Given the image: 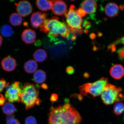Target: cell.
Listing matches in <instances>:
<instances>
[{
  "label": "cell",
  "instance_id": "2",
  "mask_svg": "<svg viewBox=\"0 0 124 124\" xmlns=\"http://www.w3.org/2000/svg\"><path fill=\"white\" fill-rule=\"evenodd\" d=\"M58 18L52 17L51 19L45 20L42 26L40 28L41 32L48 34L49 37L54 38L60 35L64 38L69 36L70 30L67 24L58 21Z\"/></svg>",
  "mask_w": 124,
  "mask_h": 124
},
{
  "label": "cell",
  "instance_id": "6",
  "mask_svg": "<svg viewBox=\"0 0 124 124\" xmlns=\"http://www.w3.org/2000/svg\"><path fill=\"white\" fill-rule=\"evenodd\" d=\"M68 27L72 33H75L78 29H81L83 22L81 17L77 13V10L73 5H71L68 13L65 15Z\"/></svg>",
  "mask_w": 124,
  "mask_h": 124
},
{
  "label": "cell",
  "instance_id": "8",
  "mask_svg": "<svg viewBox=\"0 0 124 124\" xmlns=\"http://www.w3.org/2000/svg\"><path fill=\"white\" fill-rule=\"evenodd\" d=\"M47 15L38 12H34L31 16L30 21L32 27L35 29L39 28L42 26L46 19Z\"/></svg>",
  "mask_w": 124,
  "mask_h": 124
},
{
  "label": "cell",
  "instance_id": "24",
  "mask_svg": "<svg viewBox=\"0 0 124 124\" xmlns=\"http://www.w3.org/2000/svg\"><path fill=\"white\" fill-rule=\"evenodd\" d=\"M7 124H21L19 121L13 115L8 116L6 118Z\"/></svg>",
  "mask_w": 124,
  "mask_h": 124
},
{
  "label": "cell",
  "instance_id": "11",
  "mask_svg": "<svg viewBox=\"0 0 124 124\" xmlns=\"http://www.w3.org/2000/svg\"><path fill=\"white\" fill-rule=\"evenodd\" d=\"M111 77L116 80H120L124 76V68L120 64L113 65L109 70Z\"/></svg>",
  "mask_w": 124,
  "mask_h": 124
},
{
  "label": "cell",
  "instance_id": "4",
  "mask_svg": "<svg viewBox=\"0 0 124 124\" xmlns=\"http://www.w3.org/2000/svg\"><path fill=\"white\" fill-rule=\"evenodd\" d=\"M122 91L121 87H117L110 84H108L101 94L102 101L105 105H108L123 100L124 94L121 93Z\"/></svg>",
  "mask_w": 124,
  "mask_h": 124
},
{
  "label": "cell",
  "instance_id": "5",
  "mask_svg": "<svg viewBox=\"0 0 124 124\" xmlns=\"http://www.w3.org/2000/svg\"><path fill=\"white\" fill-rule=\"evenodd\" d=\"M108 78L102 77L93 83H87L79 87L80 93L86 96L89 93L95 97L101 94L105 88L108 84Z\"/></svg>",
  "mask_w": 124,
  "mask_h": 124
},
{
  "label": "cell",
  "instance_id": "9",
  "mask_svg": "<svg viewBox=\"0 0 124 124\" xmlns=\"http://www.w3.org/2000/svg\"><path fill=\"white\" fill-rule=\"evenodd\" d=\"M32 9L31 5L27 1H20L16 4L17 11L22 16L25 17L30 14Z\"/></svg>",
  "mask_w": 124,
  "mask_h": 124
},
{
  "label": "cell",
  "instance_id": "14",
  "mask_svg": "<svg viewBox=\"0 0 124 124\" xmlns=\"http://www.w3.org/2000/svg\"><path fill=\"white\" fill-rule=\"evenodd\" d=\"M81 8L86 14H91L96 12L97 8V4L95 1L86 0L82 2Z\"/></svg>",
  "mask_w": 124,
  "mask_h": 124
},
{
  "label": "cell",
  "instance_id": "29",
  "mask_svg": "<svg viewBox=\"0 0 124 124\" xmlns=\"http://www.w3.org/2000/svg\"><path fill=\"white\" fill-rule=\"evenodd\" d=\"M0 106H2L5 103L6 99L3 96L2 94H0Z\"/></svg>",
  "mask_w": 124,
  "mask_h": 124
},
{
  "label": "cell",
  "instance_id": "20",
  "mask_svg": "<svg viewBox=\"0 0 124 124\" xmlns=\"http://www.w3.org/2000/svg\"><path fill=\"white\" fill-rule=\"evenodd\" d=\"M9 21L12 25L15 26H19L22 23V17L18 13H12L10 16Z\"/></svg>",
  "mask_w": 124,
  "mask_h": 124
},
{
  "label": "cell",
  "instance_id": "17",
  "mask_svg": "<svg viewBox=\"0 0 124 124\" xmlns=\"http://www.w3.org/2000/svg\"><path fill=\"white\" fill-rule=\"evenodd\" d=\"M24 68L26 72L28 73L32 74L36 71L38 68V65L36 62L31 60L25 63Z\"/></svg>",
  "mask_w": 124,
  "mask_h": 124
},
{
  "label": "cell",
  "instance_id": "39",
  "mask_svg": "<svg viewBox=\"0 0 124 124\" xmlns=\"http://www.w3.org/2000/svg\"><path fill=\"white\" fill-rule=\"evenodd\" d=\"M123 119L124 122V116Z\"/></svg>",
  "mask_w": 124,
  "mask_h": 124
},
{
  "label": "cell",
  "instance_id": "33",
  "mask_svg": "<svg viewBox=\"0 0 124 124\" xmlns=\"http://www.w3.org/2000/svg\"><path fill=\"white\" fill-rule=\"evenodd\" d=\"M119 43H122V44H124V37L118 40Z\"/></svg>",
  "mask_w": 124,
  "mask_h": 124
},
{
  "label": "cell",
  "instance_id": "27",
  "mask_svg": "<svg viewBox=\"0 0 124 124\" xmlns=\"http://www.w3.org/2000/svg\"><path fill=\"white\" fill-rule=\"evenodd\" d=\"M117 52L120 59L123 60L124 59V47L118 49Z\"/></svg>",
  "mask_w": 124,
  "mask_h": 124
},
{
  "label": "cell",
  "instance_id": "7",
  "mask_svg": "<svg viewBox=\"0 0 124 124\" xmlns=\"http://www.w3.org/2000/svg\"><path fill=\"white\" fill-rule=\"evenodd\" d=\"M6 89L5 98L9 102L14 103L20 101L23 91L19 82H15L10 86L7 87Z\"/></svg>",
  "mask_w": 124,
  "mask_h": 124
},
{
  "label": "cell",
  "instance_id": "25",
  "mask_svg": "<svg viewBox=\"0 0 124 124\" xmlns=\"http://www.w3.org/2000/svg\"><path fill=\"white\" fill-rule=\"evenodd\" d=\"M25 124H37L36 119L32 116H29L25 119Z\"/></svg>",
  "mask_w": 124,
  "mask_h": 124
},
{
  "label": "cell",
  "instance_id": "28",
  "mask_svg": "<svg viewBox=\"0 0 124 124\" xmlns=\"http://www.w3.org/2000/svg\"><path fill=\"white\" fill-rule=\"evenodd\" d=\"M77 13L78 15L81 17L84 16L86 13L81 8H79L77 10Z\"/></svg>",
  "mask_w": 124,
  "mask_h": 124
},
{
  "label": "cell",
  "instance_id": "22",
  "mask_svg": "<svg viewBox=\"0 0 124 124\" xmlns=\"http://www.w3.org/2000/svg\"><path fill=\"white\" fill-rule=\"evenodd\" d=\"M1 32L3 36L6 38L12 36L13 33L12 28L8 24L2 26L1 29Z\"/></svg>",
  "mask_w": 124,
  "mask_h": 124
},
{
  "label": "cell",
  "instance_id": "34",
  "mask_svg": "<svg viewBox=\"0 0 124 124\" xmlns=\"http://www.w3.org/2000/svg\"><path fill=\"white\" fill-rule=\"evenodd\" d=\"M41 87L43 89H47L48 88V87L46 84H42L41 85Z\"/></svg>",
  "mask_w": 124,
  "mask_h": 124
},
{
  "label": "cell",
  "instance_id": "1",
  "mask_svg": "<svg viewBox=\"0 0 124 124\" xmlns=\"http://www.w3.org/2000/svg\"><path fill=\"white\" fill-rule=\"evenodd\" d=\"M82 120L79 113L69 103L51 108L49 124H80Z\"/></svg>",
  "mask_w": 124,
  "mask_h": 124
},
{
  "label": "cell",
  "instance_id": "31",
  "mask_svg": "<svg viewBox=\"0 0 124 124\" xmlns=\"http://www.w3.org/2000/svg\"><path fill=\"white\" fill-rule=\"evenodd\" d=\"M58 98V95L55 94H52L51 96L50 100L51 101H55Z\"/></svg>",
  "mask_w": 124,
  "mask_h": 124
},
{
  "label": "cell",
  "instance_id": "19",
  "mask_svg": "<svg viewBox=\"0 0 124 124\" xmlns=\"http://www.w3.org/2000/svg\"><path fill=\"white\" fill-rule=\"evenodd\" d=\"M33 57L36 62H42L47 58V54L44 49H39L34 53Z\"/></svg>",
  "mask_w": 124,
  "mask_h": 124
},
{
  "label": "cell",
  "instance_id": "10",
  "mask_svg": "<svg viewBox=\"0 0 124 124\" xmlns=\"http://www.w3.org/2000/svg\"><path fill=\"white\" fill-rule=\"evenodd\" d=\"M52 10L54 14L60 16L67 13V7L64 1L61 0H52Z\"/></svg>",
  "mask_w": 124,
  "mask_h": 124
},
{
  "label": "cell",
  "instance_id": "38",
  "mask_svg": "<svg viewBox=\"0 0 124 124\" xmlns=\"http://www.w3.org/2000/svg\"><path fill=\"white\" fill-rule=\"evenodd\" d=\"M119 8L121 10H123L124 9V6L123 5H121L120 6Z\"/></svg>",
  "mask_w": 124,
  "mask_h": 124
},
{
  "label": "cell",
  "instance_id": "36",
  "mask_svg": "<svg viewBox=\"0 0 124 124\" xmlns=\"http://www.w3.org/2000/svg\"><path fill=\"white\" fill-rule=\"evenodd\" d=\"M3 41V39L1 35H0V47L2 45Z\"/></svg>",
  "mask_w": 124,
  "mask_h": 124
},
{
  "label": "cell",
  "instance_id": "32",
  "mask_svg": "<svg viewBox=\"0 0 124 124\" xmlns=\"http://www.w3.org/2000/svg\"><path fill=\"white\" fill-rule=\"evenodd\" d=\"M84 27L86 29L89 28L91 26L90 23L87 21H85L83 24Z\"/></svg>",
  "mask_w": 124,
  "mask_h": 124
},
{
  "label": "cell",
  "instance_id": "26",
  "mask_svg": "<svg viewBox=\"0 0 124 124\" xmlns=\"http://www.w3.org/2000/svg\"><path fill=\"white\" fill-rule=\"evenodd\" d=\"M9 83H7L3 78L0 79V93L2 91L5 87L8 86Z\"/></svg>",
  "mask_w": 124,
  "mask_h": 124
},
{
  "label": "cell",
  "instance_id": "3",
  "mask_svg": "<svg viewBox=\"0 0 124 124\" xmlns=\"http://www.w3.org/2000/svg\"><path fill=\"white\" fill-rule=\"evenodd\" d=\"M39 94L38 90L34 85L27 83L24 84L20 101L25 105L26 110L33 108L36 105H40L41 101Z\"/></svg>",
  "mask_w": 124,
  "mask_h": 124
},
{
  "label": "cell",
  "instance_id": "35",
  "mask_svg": "<svg viewBox=\"0 0 124 124\" xmlns=\"http://www.w3.org/2000/svg\"><path fill=\"white\" fill-rule=\"evenodd\" d=\"M90 37L91 39H94L95 38L96 35L92 33L90 35Z\"/></svg>",
  "mask_w": 124,
  "mask_h": 124
},
{
  "label": "cell",
  "instance_id": "21",
  "mask_svg": "<svg viewBox=\"0 0 124 124\" xmlns=\"http://www.w3.org/2000/svg\"><path fill=\"white\" fill-rule=\"evenodd\" d=\"M2 110L4 114L8 116L12 115L16 111L14 105L9 102L4 104L2 107Z\"/></svg>",
  "mask_w": 124,
  "mask_h": 124
},
{
  "label": "cell",
  "instance_id": "30",
  "mask_svg": "<svg viewBox=\"0 0 124 124\" xmlns=\"http://www.w3.org/2000/svg\"><path fill=\"white\" fill-rule=\"evenodd\" d=\"M66 72L69 74H73L74 72V69L73 67L72 66H69L66 69Z\"/></svg>",
  "mask_w": 124,
  "mask_h": 124
},
{
  "label": "cell",
  "instance_id": "18",
  "mask_svg": "<svg viewBox=\"0 0 124 124\" xmlns=\"http://www.w3.org/2000/svg\"><path fill=\"white\" fill-rule=\"evenodd\" d=\"M34 81L36 83L41 84L46 81V72L41 70H39L35 72L33 76Z\"/></svg>",
  "mask_w": 124,
  "mask_h": 124
},
{
  "label": "cell",
  "instance_id": "16",
  "mask_svg": "<svg viewBox=\"0 0 124 124\" xmlns=\"http://www.w3.org/2000/svg\"><path fill=\"white\" fill-rule=\"evenodd\" d=\"M37 7L42 11H46L52 9V0H38L36 2Z\"/></svg>",
  "mask_w": 124,
  "mask_h": 124
},
{
  "label": "cell",
  "instance_id": "15",
  "mask_svg": "<svg viewBox=\"0 0 124 124\" xmlns=\"http://www.w3.org/2000/svg\"><path fill=\"white\" fill-rule=\"evenodd\" d=\"M106 14L110 17L117 16L118 14L119 8L117 4L113 2H109L107 4L105 8Z\"/></svg>",
  "mask_w": 124,
  "mask_h": 124
},
{
  "label": "cell",
  "instance_id": "37",
  "mask_svg": "<svg viewBox=\"0 0 124 124\" xmlns=\"http://www.w3.org/2000/svg\"><path fill=\"white\" fill-rule=\"evenodd\" d=\"M76 36L74 35L73 36L72 38H71V40L72 41H74L76 39Z\"/></svg>",
  "mask_w": 124,
  "mask_h": 124
},
{
  "label": "cell",
  "instance_id": "12",
  "mask_svg": "<svg viewBox=\"0 0 124 124\" xmlns=\"http://www.w3.org/2000/svg\"><path fill=\"white\" fill-rule=\"evenodd\" d=\"M1 64L3 69L8 72L13 71L16 66V62L15 59L10 56L6 57L3 59Z\"/></svg>",
  "mask_w": 124,
  "mask_h": 124
},
{
  "label": "cell",
  "instance_id": "13",
  "mask_svg": "<svg viewBox=\"0 0 124 124\" xmlns=\"http://www.w3.org/2000/svg\"><path fill=\"white\" fill-rule=\"evenodd\" d=\"M36 35L35 31L31 29H25L22 32L21 38L24 42L27 44H31L34 42Z\"/></svg>",
  "mask_w": 124,
  "mask_h": 124
},
{
  "label": "cell",
  "instance_id": "23",
  "mask_svg": "<svg viewBox=\"0 0 124 124\" xmlns=\"http://www.w3.org/2000/svg\"><path fill=\"white\" fill-rule=\"evenodd\" d=\"M124 111V104L122 102H117L115 105L114 107V112L115 115H121Z\"/></svg>",
  "mask_w": 124,
  "mask_h": 124
}]
</instances>
